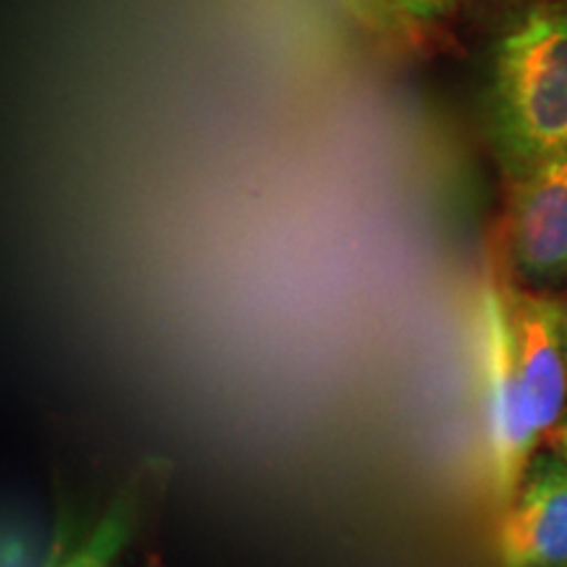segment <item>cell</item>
Returning a JSON list of instances; mask_svg holds the SVG:
<instances>
[{"label": "cell", "mask_w": 567, "mask_h": 567, "mask_svg": "<svg viewBox=\"0 0 567 567\" xmlns=\"http://www.w3.org/2000/svg\"><path fill=\"white\" fill-rule=\"evenodd\" d=\"M486 105L509 182L567 153V0H536L502 32Z\"/></svg>", "instance_id": "1"}, {"label": "cell", "mask_w": 567, "mask_h": 567, "mask_svg": "<svg viewBox=\"0 0 567 567\" xmlns=\"http://www.w3.org/2000/svg\"><path fill=\"white\" fill-rule=\"evenodd\" d=\"M481 371H484L492 486L502 509L515 499L542 442L509 342L502 281L492 276L481 300Z\"/></svg>", "instance_id": "2"}, {"label": "cell", "mask_w": 567, "mask_h": 567, "mask_svg": "<svg viewBox=\"0 0 567 567\" xmlns=\"http://www.w3.org/2000/svg\"><path fill=\"white\" fill-rule=\"evenodd\" d=\"M502 243L513 287L567 289V153L509 182Z\"/></svg>", "instance_id": "3"}, {"label": "cell", "mask_w": 567, "mask_h": 567, "mask_svg": "<svg viewBox=\"0 0 567 567\" xmlns=\"http://www.w3.org/2000/svg\"><path fill=\"white\" fill-rule=\"evenodd\" d=\"M509 342L517 375L526 389L530 413L542 439L551 434L567 413V354L563 337V305L557 297L526 292L502 284Z\"/></svg>", "instance_id": "4"}, {"label": "cell", "mask_w": 567, "mask_h": 567, "mask_svg": "<svg viewBox=\"0 0 567 567\" xmlns=\"http://www.w3.org/2000/svg\"><path fill=\"white\" fill-rule=\"evenodd\" d=\"M502 567H567V463L536 452L496 536Z\"/></svg>", "instance_id": "5"}, {"label": "cell", "mask_w": 567, "mask_h": 567, "mask_svg": "<svg viewBox=\"0 0 567 567\" xmlns=\"http://www.w3.org/2000/svg\"><path fill=\"white\" fill-rule=\"evenodd\" d=\"M140 526V496L134 492H124L111 507L97 517V526L90 536L69 551L66 557H55L48 567H111L116 557L130 547Z\"/></svg>", "instance_id": "6"}, {"label": "cell", "mask_w": 567, "mask_h": 567, "mask_svg": "<svg viewBox=\"0 0 567 567\" xmlns=\"http://www.w3.org/2000/svg\"><path fill=\"white\" fill-rule=\"evenodd\" d=\"M326 3L344 13L354 27L392 48H413L421 40V27L394 11L386 0H326Z\"/></svg>", "instance_id": "7"}, {"label": "cell", "mask_w": 567, "mask_h": 567, "mask_svg": "<svg viewBox=\"0 0 567 567\" xmlns=\"http://www.w3.org/2000/svg\"><path fill=\"white\" fill-rule=\"evenodd\" d=\"M386 3L413 21V24L421 27V30H425L434 21L450 17L457 9L460 0H386Z\"/></svg>", "instance_id": "8"}, {"label": "cell", "mask_w": 567, "mask_h": 567, "mask_svg": "<svg viewBox=\"0 0 567 567\" xmlns=\"http://www.w3.org/2000/svg\"><path fill=\"white\" fill-rule=\"evenodd\" d=\"M30 542L17 530H6L3 536V567H34Z\"/></svg>", "instance_id": "9"}, {"label": "cell", "mask_w": 567, "mask_h": 567, "mask_svg": "<svg viewBox=\"0 0 567 567\" xmlns=\"http://www.w3.org/2000/svg\"><path fill=\"white\" fill-rule=\"evenodd\" d=\"M555 452L567 463V413L563 417V423L555 429Z\"/></svg>", "instance_id": "10"}, {"label": "cell", "mask_w": 567, "mask_h": 567, "mask_svg": "<svg viewBox=\"0 0 567 567\" xmlns=\"http://www.w3.org/2000/svg\"><path fill=\"white\" fill-rule=\"evenodd\" d=\"M563 337H565V354H567V302L563 305Z\"/></svg>", "instance_id": "11"}, {"label": "cell", "mask_w": 567, "mask_h": 567, "mask_svg": "<svg viewBox=\"0 0 567 567\" xmlns=\"http://www.w3.org/2000/svg\"><path fill=\"white\" fill-rule=\"evenodd\" d=\"M147 567H161V563H151Z\"/></svg>", "instance_id": "12"}]
</instances>
